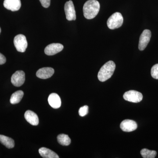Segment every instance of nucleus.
<instances>
[{
    "label": "nucleus",
    "mask_w": 158,
    "mask_h": 158,
    "mask_svg": "<svg viewBox=\"0 0 158 158\" xmlns=\"http://www.w3.org/2000/svg\"><path fill=\"white\" fill-rule=\"evenodd\" d=\"M100 5L97 0H88L83 7V13L85 18L93 19L98 14Z\"/></svg>",
    "instance_id": "f257e3e1"
},
{
    "label": "nucleus",
    "mask_w": 158,
    "mask_h": 158,
    "mask_svg": "<svg viewBox=\"0 0 158 158\" xmlns=\"http://www.w3.org/2000/svg\"><path fill=\"white\" fill-rule=\"evenodd\" d=\"M116 68L115 63L110 61L105 63L98 72V77L100 81L105 82L110 78L114 73Z\"/></svg>",
    "instance_id": "f03ea898"
},
{
    "label": "nucleus",
    "mask_w": 158,
    "mask_h": 158,
    "mask_svg": "<svg viewBox=\"0 0 158 158\" xmlns=\"http://www.w3.org/2000/svg\"><path fill=\"white\" fill-rule=\"evenodd\" d=\"M123 18L121 13L116 12L111 15L108 19L107 24L109 29L111 30L120 27L123 23Z\"/></svg>",
    "instance_id": "7ed1b4c3"
},
{
    "label": "nucleus",
    "mask_w": 158,
    "mask_h": 158,
    "mask_svg": "<svg viewBox=\"0 0 158 158\" xmlns=\"http://www.w3.org/2000/svg\"><path fill=\"white\" fill-rule=\"evenodd\" d=\"M14 44L17 51L20 52H24L28 46L25 36L23 34L16 35L14 39Z\"/></svg>",
    "instance_id": "20e7f679"
},
{
    "label": "nucleus",
    "mask_w": 158,
    "mask_h": 158,
    "mask_svg": "<svg viewBox=\"0 0 158 158\" xmlns=\"http://www.w3.org/2000/svg\"><path fill=\"white\" fill-rule=\"evenodd\" d=\"M123 97L125 100L134 103L139 102L143 98L142 94L134 90H131L125 92Z\"/></svg>",
    "instance_id": "39448f33"
},
{
    "label": "nucleus",
    "mask_w": 158,
    "mask_h": 158,
    "mask_svg": "<svg viewBox=\"0 0 158 158\" xmlns=\"http://www.w3.org/2000/svg\"><path fill=\"white\" fill-rule=\"evenodd\" d=\"M151 35V32L150 30H145L143 31L139 39L138 44L139 50L143 51L145 49L150 40Z\"/></svg>",
    "instance_id": "423d86ee"
},
{
    "label": "nucleus",
    "mask_w": 158,
    "mask_h": 158,
    "mask_svg": "<svg viewBox=\"0 0 158 158\" xmlns=\"http://www.w3.org/2000/svg\"><path fill=\"white\" fill-rule=\"evenodd\" d=\"M25 81V74L23 71H17L11 76V83L15 87H20L24 83Z\"/></svg>",
    "instance_id": "0eeeda50"
},
{
    "label": "nucleus",
    "mask_w": 158,
    "mask_h": 158,
    "mask_svg": "<svg viewBox=\"0 0 158 158\" xmlns=\"http://www.w3.org/2000/svg\"><path fill=\"white\" fill-rule=\"evenodd\" d=\"M64 10L66 19L68 20L73 21L76 19V14L72 1H69L65 3Z\"/></svg>",
    "instance_id": "6e6552de"
},
{
    "label": "nucleus",
    "mask_w": 158,
    "mask_h": 158,
    "mask_svg": "<svg viewBox=\"0 0 158 158\" xmlns=\"http://www.w3.org/2000/svg\"><path fill=\"white\" fill-rule=\"evenodd\" d=\"M64 46L61 44H51L45 48L44 52L48 56H53L61 52Z\"/></svg>",
    "instance_id": "1a4fd4ad"
},
{
    "label": "nucleus",
    "mask_w": 158,
    "mask_h": 158,
    "mask_svg": "<svg viewBox=\"0 0 158 158\" xmlns=\"http://www.w3.org/2000/svg\"><path fill=\"white\" fill-rule=\"evenodd\" d=\"M120 128L124 132H131L137 129L138 125L136 122L131 119H126L122 122Z\"/></svg>",
    "instance_id": "9d476101"
},
{
    "label": "nucleus",
    "mask_w": 158,
    "mask_h": 158,
    "mask_svg": "<svg viewBox=\"0 0 158 158\" xmlns=\"http://www.w3.org/2000/svg\"><path fill=\"white\" fill-rule=\"evenodd\" d=\"M3 5L6 9L12 11H18L21 7L20 0H5Z\"/></svg>",
    "instance_id": "9b49d317"
},
{
    "label": "nucleus",
    "mask_w": 158,
    "mask_h": 158,
    "mask_svg": "<svg viewBox=\"0 0 158 158\" xmlns=\"http://www.w3.org/2000/svg\"><path fill=\"white\" fill-rule=\"evenodd\" d=\"M55 73L53 69L51 67H44L40 69L36 73V76L39 78L47 79L52 76Z\"/></svg>",
    "instance_id": "f8f14e48"
},
{
    "label": "nucleus",
    "mask_w": 158,
    "mask_h": 158,
    "mask_svg": "<svg viewBox=\"0 0 158 158\" xmlns=\"http://www.w3.org/2000/svg\"><path fill=\"white\" fill-rule=\"evenodd\" d=\"M24 117L26 120L32 125L37 126L39 124V118L37 114L31 110L26 111Z\"/></svg>",
    "instance_id": "ddd939ff"
},
{
    "label": "nucleus",
    "mask_w": 158,
    "mask_h": 158,
    "mask_svg": "<svg viewBox=\"0 0 158 158\" xmlns=\"http://www.w3.org/2000/svg\"><path fill=\"white\" fill-rule=\"evenodd\" d=\"M48 102L50 106L54 109H58L61 106V98L57 94L52 93L50 94Z\"/></svg>",
    "instance_id": "4468645a"
},
{
    "label": "nucleus",
    "mask_w": 158,
    "mask_h": 158,
    "mask_svg": "<svg viewBox=\"0 0 158 158\" xmlns=\"http://www.w3.org/2000/svg\"><path fill=\"white\" fill-rule=\"evenodd\" d=\"M40 155L44 158H59L56 152L46 148L42 147L39 149Z\"/></svg>",
    "instance_id": "2eb2a0df"
},
{
    "label": "nucleus",
    "mask_w": 158,
    "mask_h": 158,
    "mask_svg": "<svg viewBox=\"0 0 158 158\" xmlns=\"http://www.w3.org/2000/svg\"><path fill=\"white\" fill-rule=\"evenodd\" d=\"M0 142L8 148H12L14 147V140L7 136L0 135Z\"/></svg>",
    "instance_id": "dca6fc26"
},
{
    "label": "nucleus",
    "mask_w": 158,
    "mask_h": 158,
    "mask_svg": "<svg viewBox=\"0 0 158 158\" xmlns=\"http://www.w3.org/2000/svg\"><path fill=\"white\" fill-rule=\"evenodd\" d=\"M23 95L24 93L22 90H18L12 94L10 98V103L11 104L19 103L22 99Z\"/></svg>",
    "instance_id": "f3484780"
},
{
    "label": "nucleus",
    "mask_w": 158,
    "mask_h": 158,
    "mask_svg": "<svg viewBox=\"0 0 158 158\" xmlns=\"http://www.w3.org/2000/svg\"><path fill=\"white\" fill-rule=\"evenodd\" d=\"M57 140L59 144L64 146H68L71 143V139L68 135L60 134L57 137Z\"/></svg>",
    "instance_id": "a211bd4d"
},
{
    "label": "nucleus",
    "mask_w": 158,
    "mask_h": 158,
    "mask_svg": "<svg viewBox=\"0 0 158 158\" xmlns=\"http://www.w3.org/2000/svg\"><path fill=\"white\" fill-rule=\"evenodd\" d=\"M141 154L144 158H155L156 156L157 152L156 151L149 150L144 148L141 151Z\"/></svg>",
    "instance_id": "6ab92c4d"
},
{
    "label": "nucleus",
    "mask_w": 158,
    "mask_h": 158,
    "mask_svg": "<svg viewBox=\"0 0 158 158\" xmlns=\"http://www.w3.org/2000/svg\"><path fill=\"white\" fill-rule=\"evenodd\" d=\"M152 76L153 78L158 80V64L152 66L151 71Z\"/></svg>",
    "instance_id": "aec40b11"
},
{
    "label": "nucleus",
    "mask_w": 158,
    "mask_h": 158,
    "mask_svg": "<svg viewBox=\"0 0 158 158\" xmlns=\"http://www.w3.org/2000/svg\"><path fill=\"white\" fill-rule=\"evenodd\" d=\"M88 106H85L82 107L80 108L79 110V114L80 116L83 117L88 114Z\"/></svg>",
    "instance_id": "412c9836"
},
{
    "label": "nucleus",
    "mask_w": 158,
    "mask_h": 158,
    "mask_svg": "<svg viewBox=\"0 0 158 158\" xmlns=\"http://www.w3.org/2000/svg\"><path fill=\"white\" fill-rule=\"evenodd\" d=\"M41 5L44 8H48L50 5L51 0H39Z\"/></svg>",
    "instance_id": "4be33fe9"
},
{
    "label": "nucleus",
    "mask_w": 158,
    "mask_h": 158,
    "mask_svg": "<svg viewBox=\"0 0 158 158\" xmlns=\"http://www.w3.org/2000/svg\"><path fill=\"white\" fill-rule=\"evenodd\" d=\"M6 57L0 53V65H3L6 63Z\"/></svg>",
    "instance_id": "5701e85b"
},
{
    "label": "nucleus",
    "mask_w": 158,
    "mask_h": 158,
    "mask_svg": "<svg viewBox=\"0 0 158 158\" xmlns=\"http://www.w3.org/2000/svg\"><path fill=\"white\" fill-rule=\"evenodd\" d=\"M1 28H0V34H1Z\"/></svg>",
    "instance_id": "b1692460"
}]
</instances>
